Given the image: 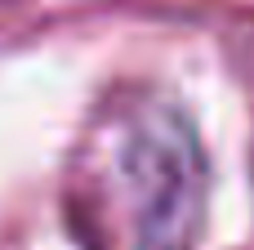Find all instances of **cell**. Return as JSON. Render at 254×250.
I'll list each match as a JSON object with an SVG mask.
<instances>
[{"label": "cell", "instance_id": "6da1fadb", "mask_svg": "<svg viewBox=\"0 0 254 250\" xmlns=\"http://www.w3.org/2000/svg\"><path fill=\"white\" fill-rule=\"evenodd\" d=\"M121 179L138 250H192L205 228L210 161L174 103H143L121 134Z\"/></svg>", "mask_w": 254, "mask_h": 250}]
</instances>
